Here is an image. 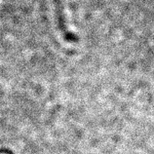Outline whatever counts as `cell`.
<instances>
[{"label":"cell","mask_w":154,"mask_h":154,"mask_svg":"<svg viewBox=\"0 0 154 154\" xmlns=\"http://www.w3.org/2000/svg\"><path fill=\"white\" fill-rule=\"evenodd\" d=\"M52 2H53V5H54L56 22H57L58 28L63 33V35H66V38L72 40L74 38V36L72 34V32L68 30V27L66 25V17H64V12H63V7L62 4V0H52Z\"/></svg>","instance_id":"6da1fadb"}]
</instances>
